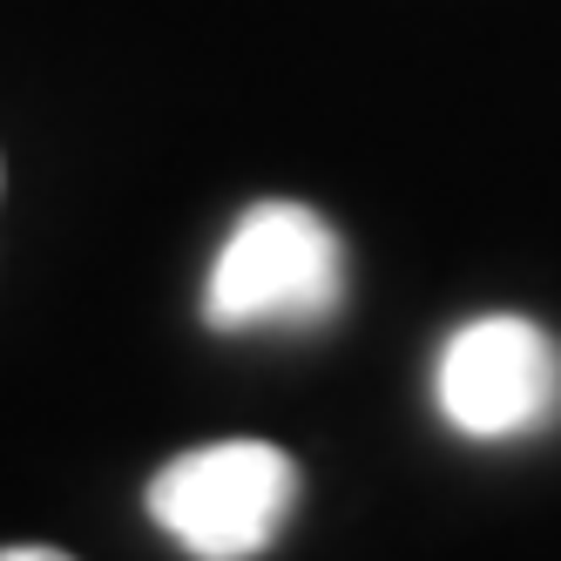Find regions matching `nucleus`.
I'll return each instance as SVG.
<instances>
[{
    "label": "nucleus",
    "mask_w": 561,
    "mask_h": 561,
    "mask_svg": "<svg viewBox=\"0 0 561 561\" xmlns=\"http://www.w3.org/2000/svg\"><path fill=\"white\" fill-rule=\"evenodd\" d=\"M345 298L339 230L305 204H257L237 217L204 285V318L217 332L251 325H318Z\"/></svg>",
    "instance_id": "nucleus-1"
},
{
    "label": "nucleus",
    "mask_w": 561,
    "mask_h": 561,
    "mask_svg": "<svg viewBox=\"0 0 561 561\" xmlns=\"http://www.w3.org/2000/svg\"><path fill=\"white\" fill-rule=\"evenodd\" d=\"M298 507V467L271 439H217L149 480V520L196 561H251Z\"/></svg>",
    "instance_id": "nucleus-2"
},
{
    "label": "nucleus",
    "mask_w": 561,
    "mask_h": 561,
    "mask_svg": "<svg viewBox=\"0 0 561 561\" xmlns=\"http://www.w3.org/2000/svg\"><path fill=\"white\" fill-rule=\"evenodd\" d=\"M433 399L467 439H520L561 413V352L535 318H473L439 352Z\"/></svg>",
    "instance_id": "nucleus-3"
},
{
    "label": "nucleus",
    "mask_w": 561,
    "mask_h": 561,
    "mask_svg": "<svg viewBox=\"0 0 561 561\" xmlns=\"http://www.w3.org/2000/svg\"><path fill=\"white\" fill-rule=\"evenodd\" d=\"M0 561H68L61 548H0Z\"/></svg>",
    "instance_id": "nucleus-4"
}]
</instances>
